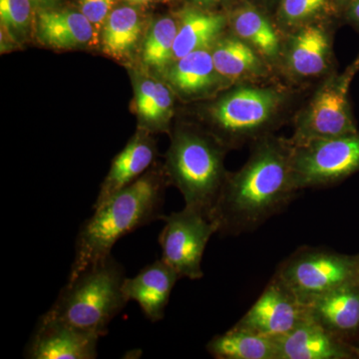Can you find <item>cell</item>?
<instances>
[{
	"instance_id": "cell-1",
	"label": "cell",
	"mask_w": 359,
	"mask_h": 359,
	"mask_svg": "<svg viewBox=\"0 0 359 359\" xmlns=\"http://www.w3.org/2000/svg\"><path fill=\"white\" fill-rule=\"evenodd\" d=\"M299 191L290 141L263 137L245 166L226 176L209 219L219 235L237 237L285 211Z\"/></svg>"
},
{
	"instance_id": "cell-2",
	"label": "cell",
	"mask_w": 359,
	"mask_h": 359,
	"mask_svg": "<svg viewBox=\"0 0 359 359\" xmlns=\"http://www.w3.org/2000/svg\"><path fill=\"white\" fill-rule=\"evenodd\" d=\"M167 181L160 172H148L94 210L78 231L68 282L111 256L120 238L164 219Z\"/></svg>"
},
{
	"instance_id": "cell-3",
	"label": "cell",
	"mask_w": 359,
	"mask_h": 359,
	"mask_svg": "<svg viewBox=\"0 0 359 359\" xmlns=\"http://www.w3.org/2000/svg\"><path fill=\"white\" fill-rule=\"evenodd\" d=\"M125 278L124 266L111 255L68 282L44 316L102 337L128 302L122 290Z\"/></svg>"
},
{
	"instance_id": "cell-4",
	"label": "cell",
	"mask_w": 359,
	"mask_h": 359,
	"mask_svg": "<svg viewBox=\"0 0 359 359\" xmlns=\"http://www.w3.org/2000/svg\"><path fill=\"white\" fill-rule=\"evenodd\" d=\"M166 171L169 183L183 195L185 207L210 218L228 176L223 147L204 135L180 130L168 152Z\"/></svg>"
},
{
	"instance_id": "cell-5",
	"label": "cell",
	"mask_w": 359,
	"mask_h": 359,
	"mask_svg": "<svg viewBox=\"0 0 359 359\" xmlns=\"http://www.w3.org/2000/svg\"><path fill=\"white\" fill-rule=\"evenodd\" d=\"M359 257H353L327 248L302 247L283 259L276 275L301 304L308 306L321 295L358 280Z\"/></svg>"
},
{
	"instance_id": "cell-6",
	"label": "cell",
	"mask_w": 359,
	"mask_h": 359,
	"mask_svg": "<svg viewBox=\"0 0 359 359\" xmlns=\"http://www.w3.org/2000/svg\"><path fill=\"white\" fill-rule=\"evenodd\" d=\"M292 167L299 190L339 183L359 171V132L292 145Z\"/></svg>"
},
{
	"instance_id": "cell-7",
	"label": "cell",
	"mask_w": 359,
	"mask_h": 359,
	"mask_svg": "<svg viewBox=\"0 0 359 359\" xmlns=\"http://www.w3.org/2000/svg\"><path fill=\"white\" fill-rule=\"evenodd\" d=\"M159 245L162 259L180 278L200 280L204 276L202 259L210 238L217 233L216 224L202 212L185 207L164 217Z\"/></svg>"
},
{
	"instance_id": "cell-8",
	"label": "cell",
	"mask_w": 359,
	"mask_h": 359,
	"mask_svg": "<svg viewBox=\"0 0 359 359\" xmlns=\"http://www.w3.org/2000/svg\"><path fill=\"white\" fill-rule=\"evenodd\" d=\"M353 75L332 76L318 89L297 123L292 145L358 133L348 101Z\"/></svg>"
},
{
	"instance_id": "cell-9",
	"label": "cell",
	"mask_w": 359,
	"mask_h": 359,
	"mask_svg": "<svg viewBox=\"0 0 359 359\" xmlns=\"http://www.w3.org/2000/svg\"><path fill=\"white\" fill-rule=\"evenodd\" d=\"M280 102L282 96L273 89L241 87L219 99L210 113L226 141L236 143L266 128Z\"/></svg>"
},
{
	"instance_id": "cell-10",
	"label": "cell",
	"mask_w": 359,
	"mask_h": 359,
	"mask_svg": "<svg viewBox=\"0 0 359 359\" xmlns=\"http://www.w3.org/2000/svg\"><path fill=\"white\" fill-rule=\"evenodd\" d=\"M308 316V306L301 304L275 273L257 302L233 327L280 337L290 334Z\"/></svg>"
},
{
	"instance_id": "cell-11",
	"label": "cell",
	"mask_w": 359,
	"mask_h": 359,
	"mask_svg": "<svg viewBox=\"0 0 359 359\" xmlns=\"http://www.w3.org/2000/svg\"><path fill=\"white\" fill-rule=\"evenodd\" d=\"M100 335L42 316L25 348L29 359H94Z\"/></svg>"
},
{
	"instance_id": "cell-12",
	"label": "cell",
	"mask_w": 359,
	"mask_h": 359,
	"mask_svg": "<svg viewBox=\"0 0 359 359\" xmlns=\"http://www.w3.org/2000/svg\"><path fill=\"white\" fill-rule=\"evenodd\" d=\"M180 276L162 259L148 264L134 278H126L122 290L127 301L140 306L146 318L158 323L165 318L170 297Z\"/></svg>"
},
{
	"instance_id": "cell-13",
	"label": "cell",
	"mask_w": 359,
	"mask_h": 359,
	"mask_svg": "<svg viewBox=\"0 0 359 359\" xmlns=\"http://www.w3.org/2000/svg\"><path fill=\"white\" fill-rule=\"evenodd\" d=\"M280 359L355 358L351 344L335 337L309 316L290 334L276 337Z\"/></svg>"
},
{
	"instance_id": "cell-14",
	"label": "cell",
	"mask_w": 359,
	"mask_h": 359,
	"mask_svg": "<svg viewBox=\"0 0 359 359\" xmlns=\"http://www.w3.org/2000/svg\"><path fill=\"white\" fill-rule=\"evenodd\" d=\"M309 316L328 332L348 344L359 332V283H346L321 295L308 306Z\"/></svg>"
},
{
	"instance_id": "cell-15",
	"label": "cell",
	"mask_w": 359,
	"mask_h": 359,
	"mask_svg": "<svg viewBox=\"0 0 359 359\" xmlns=\"http://www.w3.org/2000/svg\"><path fill=\"white\" fill-rule=\"evenodd\" d=\"M154 142L143 135H136L111 165L109 173L101 186L93 210L107 202L116 193L143 176L154 161Z\"/></svg>"
},
{
	"instance_id": "cell-16",
	"label": "cell",
	"mask_w": 359,
	"mask_h": 359,
	"mask_svg": "<svg viewBox=\"0 0 359 359\" xmlns=\"http://www.w3.org/2000/svg\"><path fill=\"white\" fill-rule=\"evenodd\" d=\"M40 41L54 48H76L93 40L96 29L81 13L41 11L37 22Z\"/></svg>"
},
{
	"instance_id": "cell-17",
	"label": "cell",
	"mask_w": 359,
	"mask_h": 359,
	"mask_svg": "<svg viewBox=\"0 0 359 359\" xmlns=\"http://www.w3.org/2000/svg\"><path fill=\"white\" fill-rule=\"evenodd\" d=\"M330 41L318 25H306L295 33L287 51V66L301 77L318 76L327 68Z\"/></svg>"
},
{
	"instance_id": "cell-18",
	"label": "cell",
	"mask_w": 359,
	"mask_h": 359,
	"mask_svg": "<svg viewBox=\"0 0 359 359\" xmlns=\"http://www.w3.org/2000/svg\"><path fill=\"white\" fill-rule=\"evenodd\" d=\"M205 349L217 359H280L276 337L233 327L212 337Z\"/></svg>"
},
{
	"instance_id": "cell-19",
	"label": "cell",
	"mask_w": 359,
	"mask_h": 359,
	"mask_svg": "<svg viewBox=\"0 0 359 359\" xmlns=\"http://www.w3.org/2000/svg\"><path fill=\"white\" fill-rule=\"evenodd\" d=\"M226 25L222 14L205 13L188 8L182 13L174 43V59L184 57L191 52L209 49L218 42Z\"/></svg>"
},
{
	"instance_id": "cell-20",
	"label": "cell",
	"mask_w": 359,
	"mask_h": 359,
	"mask_svg": "<svg viewBox=\"0 0 359 359\" xmlns=\"http://www.w3.org/2000/svg\"><path fill=\"white\" fill-rule=\"evenodd\" d=\"M168 74L175 88L189 96L209 91L216 84L219 75L208 49L191 52L178 59Z\"/></svg>"
},
{
	"instance_id": "cell-21",
	"label": "cell",
	"mask_w": 359,
	"mask_h": 359,
	"mask_svg": "<svg viewBox=\"0 0 359 359\" xmlns=\"http://www.w3.org/2000/svg\"><path fill=\"white\" fill-rule=\"evenodd\" d=\"M212 61L219 76L226 79L259 75L264 69L259 53L241 39L218 40L212 46Z\"/></svg>"
},
{
	"instance_id": "cell-22",
	"label": "cell",
	"mask_w": 359,
	"mask_h": 359,
	"mask_svg": "<svg viewBox=\"0 0 359 359\" xmlns=\"http://www.w3.org/2000/svg\"><path fill=\"white\" fill-rule=\"evenodd\" d=\"M141 32L140 16L134 8L122 6L113 9L103 25V51L114 58L127 55L137 44Z\"/></svg>"
},
{
	"instance_id": "cell-23",
	"label": "cell",
	"mask_w": 359,
	"mask_h": 359,
	"mask_svg": "<svg viewBox=\"0 0 359 359\" xmlns=\"http://www.w3.org/2000/svg\"><path fill=\"white\" fill-rule=\"evenodd\" d=\"M238 39L250 44L259 54L275 58L280 52V39L271 22L254 8L240 9L231 20Z\"/></svg>"
},
{
	"instance_id": "cell-24",
	"label": "cell",
	"mask_w": 359,
	"mask_h": 359,
	"mask_svg": "<svg viewBox=\"0 0 359 359\" xmlns=\"http://www.w3.org/2000/svg\"><path fill=\"white\" fill-rule=\"evenodd\" d=\"M178 25L170 18L156 21L143 46V62L148 67L162 71L174 59V43Z\"/></svg>"
},
{
	"instance_id": "cell-25",
	"label": "cell",
	"mask_w": 359,
	"mask_h": 359,
	"mask_svg": "<svg viewBox=\"0 0 359 359\" xmlns=\"http://www.w3.org/2000/svg\"><path fill=\"white\" fill-rule=\"evenodd\" d=\"M32 0H0V18L2 26L23 33L32 20Z\"/></svg>"
},
{
	"instance_id": "cell-26",
	"label": "cell",
	"mask_w": 359,
	"mask_h": 359,
	"mask_svg": "<svg viewBox=\"0 0 359 359\" xmlns=\"http://www.w3.org/2000/svg\"><path fill=\"white\" fill-rule=\"evenodd\" d=\"M328 0H282L280 16L289 25H299L320 13Z\"/></svg>"
},
{
	"instance_id": "cell-27",
	"label": "cell",
	"mask_w": 359,
	"mask_h": 359,
	"mask_svg": "<svg viewBox=\"0 0 359 359\" xmlns=\"http://www.w3.org/2000/svg\"><path fill=\"white\" fill-rule=\"evenodd\" d=\"M115 0H79L80 13L95 27H102L112 13Z\"/></svg>"
},
{
	"instance_id": "cell-28",
	"label": "cell",
	"mask_w": 359,
	"mask_h": 359,
	"mask_svg": "<svg viewBox=\"0 0 359 359\" xmlns=\"http://www.w3.org/2000/svg\"><path fill=\"white\" fill-rule=\"evenodd\" d=\"M349 18L359 22V0H353V4L349 8Z\"/></svg>"
},
{
	"instance_id": "cell-29",
	"label": "cell",
	"mask_w": 359,
	"mask_h": 359,
	"mask_svg": "<svg viewBox=\"0 0 359 359\" xmlns=\"http://www.w3.org/2000/svg\"><path fill=\"white\" fill-rule=\"evenodd\" d=\"M359 70V55L358 56V58L355 59V61L349 66V68H347V72L351 73L353 76L356 74V72Z\"/></svg>"
},
{
	"instance_id": "cell-30",
	"label": "cell",
	"mask_w": 359,
	"mask_h": 359,
	"mask_svg": "<svg viewBox=\"0 0 359 359\" xmlns=\"http://www.w3.org/2000/svg\"><path fill=\"white\" fill-rule=\"evenodd\" d=\"M125 1L133 6H147L152 0H125Z\"/></svg>"
},
{
	"instance_id": "cell-31",
	"label": "cell",
	"mask_w": 359,
	"mask_h": 359,
	"mask_svg": "<svg viewBox=\"0 0 359 359\" xmlns=\"http://www.w3.org/2000/svg\"><path fill=\"white\" fill-rule=\"evenodd\" d=\"M53 1V0H32V4H48L50 2Z\"/></svg>"
},
{
	"instance_id": "cell-32",
	"label": "cell",
	"mask_w": 359,
	"mask_h": 359,
	"mask_svg": "<svg viewBox=\"0 0 359 359\" xmlns=\"http://www.w3.org/2000/svg\"><path fill=\"white\" fill-rule=\"evenodd\" d=\"M196 1L202 2V4H216V2L224 1V0H196Z\"/></svg>"
},
{
	"instance_id": "cell-33",
	"label": "cell",
	"mask_w": 359,
	"mask_h": 359,
	"mask_svg": "<svg viewBox=\"0 0 359 359\" xmlns=\"http://www.w3.org/2000/svg\"><path fill=\"white\" fill-rule=\"evenodd\" d=\"M358 283H359V273H358Z\"/></svg>"
}]
</instances>
